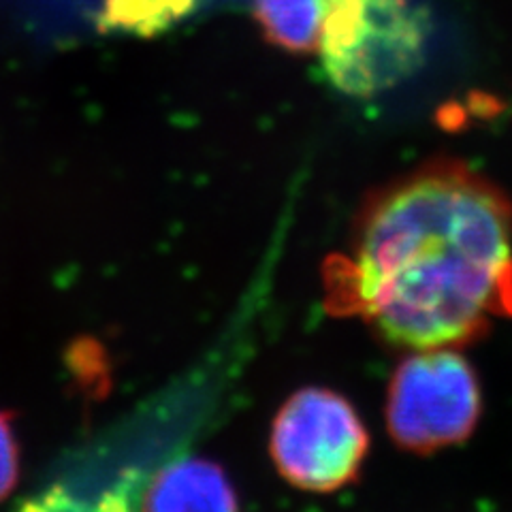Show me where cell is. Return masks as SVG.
<instances>
[{
	"mask_svg": "<svg viewBox=\"0 0 512 512\" xmlns=\"http://www.w3.org/2000/svg\"><path fill=\"white\" fill-rule=\"evenodd\" d=\"M20 476V446L13 434L11 414L0 410V502L13 491Z\"/></svg>",
	"mask_w": 512,
	"mask_h": 512,
	"instance_id": "8",
	"label": "cell"
},
{
	"mask_svg": "<svg viewBox=\"0 0 512 512\" xmlns=\"http://www.w3.org/2000/svg\"><path fill=\"white\" fill-rule=\"evenodd\" d=\"M370 436L346 397L308 387L291 395L271 427V459L297 489L331 493L357 478Z\"/></svg>",
	"mask_w": 512,
	"mask_h": 512,
	"instance_id": "3",
	"label": "cell"
},
{
	"mask_svg": "<svg viewBox=\"0 0 512 512\" xmlns=\"http://www.w3.org/2000/svg\"><path fill=\"white\" fill-rule=\"evenodd\" d=\"M429 39L431 18L414 0H338L318 50L331 86L372 99L423 67Z\"/></svg>",
	"mask_w": 512,
	"mask_h": 512,
	"instance_id": "2",
	"label": "cell"
},
{
	"mask_svg": "<svg viewBox=\"0 0 512 512\" xmlns=\"http://www.w3.org/2000/svg\"><path fill=\"white\" fill-rule=\"evenodd\" d=\"M201 0H103L101 32L131 37H158L178 26L199 7Z\"/></svg>",
	"mask_w": 512,
	"mask_h": 512,
	"instance_id": "7",
	"label": "cell"
},
{
	"mask_svg": "<svg viewBox=\"0 0 512 512\" xmlns=\"http://www.w3.org/2000/svg\"><path fill=\"white\" fill-rule=\"evenodd\" d=\"M141 512H239V502L218 463L186 457L154 476L143 493Z\"/></svg>",
	"mask_w": 512,
	"mask_h": 512,
	"instance_id": "5",
	"label": "cell"
},
{
	"mask_svg": "<svg viewBox=\"0 0 512 512\" xmlns=\"http://www.w3.org/2000/svg\"><path fill=\"white\" fill-rule=\"evenodd\" d=\"M480 416V387L457 348L414 350L395 367L387 395L393 442L414 453L466 440Z\"/></svg>",
	"mask_w": 512,
	"mask_h": 512,
	"instance_id": "4",
	"label": "cell"
},
{
	"mask_svg": "<svg viewBox=\"0 0 512 512\" xmlns=\"http://www.w3.org/2000/svg\"><path fill=\"white\" fill-rule=\"evenodd\" d=\"M325 306L412 352L476 340L512 312L510 201L459 160L378 188L325 263Z\"/></svg>",
	"mask_w": 512,
	"mask_h": 512,
	"instance_id": "1",
	"label": "cell"
},
{
	"mask_svg": "<svg viewBox=\"0 0 512 512\" xmlns=\"http://www.w3.org/2000/svg\"><path fill=\"white\" fill-rule=\"evenodd\" d=\"M338 0H254L263 37L282 52L314 54Z\"/></svg>",
	"mask_w": 512,
	"mask_h": 512,
	"instance_id": "6",
	"label": "cell"
},
{
	"mask_svg": "<svg viewBox=\"0 0 512 512\" xmlns=\"http://www.w3.org/2000/svg\"><path fill=\"white\" fill-rule=\"evenodd\" d=\"M94 512H126V510H122V508H118V506H114V504H105L103 508L94 510Z\"/></svg>",
	"mask_w": 512,
	"mask_h": 512,
	"instance_id": "9",
	"label": "cell"
}]
</instances>
